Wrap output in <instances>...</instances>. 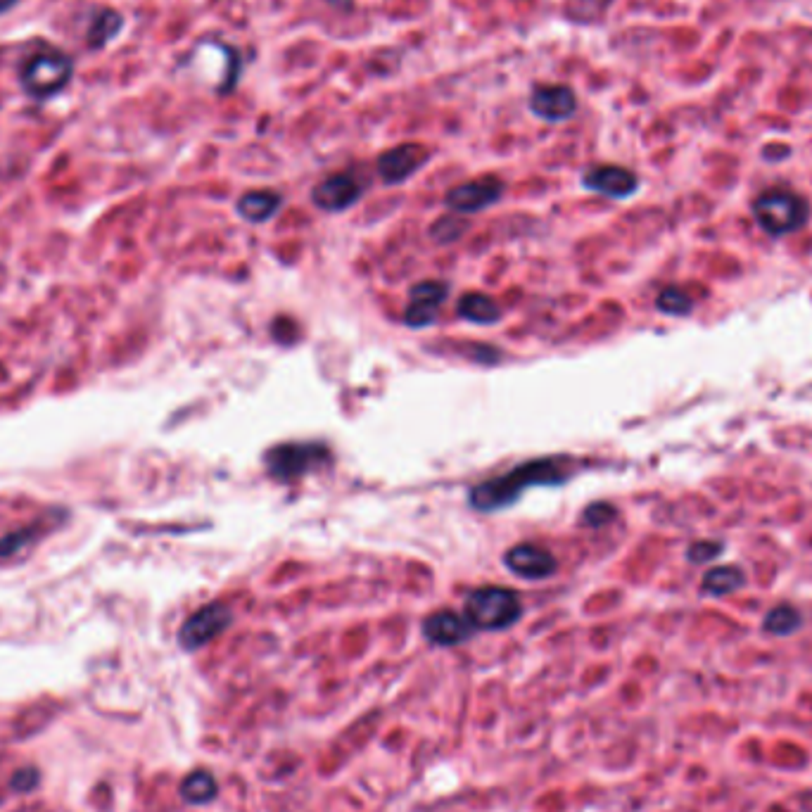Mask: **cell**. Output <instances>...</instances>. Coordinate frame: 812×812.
Returning <instances> with one entry per match:
<instances>
[{
  "label": "cell",
  "instance_id": "4fadbf2b",
  "mask_svg": "<svg viewBox=\"0 0 812 812\" xmlns=\"http://www.w3.org/2000/svg\"><path fill=\"white\" fill-rule=\"evenodd\" d=\"M582 186L592 193L604 195L611 200H625L637 193L639 179L637 174L618 164H599V167H589L582 174Z\"/></svg>",
  "mask_w": 812,
  "mask_h": 812
},
{
  "label": "cell",
  "instance_id": "52a82bcc",
  "mask_svg": "<svg viewBox=\"0 0 812 812\" xmlns=\"http://www.w3.org/2000/svg\"><path fill=\"white\" fill-rule=\"evenodd\" d=\"M501 195H504V181L499 176H478V179L459 183V186L447 190L444 205L449 212L461 214V217H473V214L497 205Z\"/></svg>",
  "mask_w": 812,
  "mask_h": 812
},
{
  "label": "cell",
  "instance_id": "8fae6325",
  "mask_svg": "<svg viewBox=\"0 0 812 812\" xmlns=\"http://www.w3.org/2000/svg\"><path fill=\"white\" fill-rule=\"evenodd\" d=\"M504 566L511 570L516 577H523V580H547L558 570L556 556L551 554L549 549L539 547V544L532 542H520L513 544V547L504 554Z\"/></svg>",
  "mask_w": 812,
  "mask_h": 812
},
{
  "label": "cell",
  "instance_id": "7c38bea8",
  "mask_svg": "<svg viewBox=\"0 0 812 812\" xmlns=\"http://www.w3.org/2000/svg\"><path fill=\"white\" fill-rule=\"evenodd\" d=\"M447 285L442 281H421L409 290V304L404 309V323L409 328L433 326L440 307L447 300Z\"/></svg>",
  "mask_w": 812,
  "mask_h": 812
},
{
  "label": "cell",
  "instance_id": "d4e9b609",
  "mask_svg": "<svg viewBox=\"0 0 812 812\" xmlns=\"http://www.w3.org/2000/svg\"><path fill=\"white\" fill-rule=\"evenodd\" d=\"M34 539V530H24V532H15V535H8L0 539V556H12L15 551L22 547V544H27Z\"/></svg>",
  "mask_w": 812,
  "mask_h": 812
},
{
  "label": "cell",
  "instance_id": "d6986e66",
  "mask_svg": "<svg viewBox=\"0 0 812 812\" xmlns=\"http://www.w3.org/2000/svg\"><path fill=\"white\" fill-rule=\"evenodd\" d=\"M744 570L737 566H718L703 575L701 589L710 596H727L744 587Z\"/></svg>",
  "mask_w": 812,
  "mask_h": 812
},
{
  "label": "cell",
  "instance_id": "603a6c76",
  "mask_svg": "<svg viewBox=\"0 0 812 812\" xmlns=\"http://www.w3.org/2000/svg\"><path fill=\"white\" fill-rule=\"evenodd\" d=\"M615 516H618L615 506L606 504V501H596V504L587 506L585 513H582V523H585L587 528H604V525L611 523Z\"/></svg>",
  "mask_w": 812,
  "mask_h": 812
},
{
  "label": "cell",
  "instance_id": "e0dca14e",
  "mask_svg": "<svg viewBox=\"0 0 812 812\" xmlns=\"http://www.w3.org/2000/svg\"><path fill=\"white\" fill-rule=\"evenodd\" d=\"M122 29H124V17L119 15L117 10H112V8L98 10L86 29L88 48L103 50L105 46H110Z\"/></svg>",
  "mask_w": 812,
  "mask_h": 812
},
{
  "label": "cell",
  "instance_id": "9c48e42d",
  "mask_svg": "<svg viewBox=\"0 0 812 812\" xmlns=\"http://www.w3.org/2000/svg\"><path fill=\"white\" fill-rule=\"evenodd\" d=\"M430 155L433 152H430V148H425L423 143L395 145V148L380 152L376 160V171L385 186H399V183L416 176L430 162Z\"/></svg>",
  "mask_w": 812,
  "mask_h": 812
},
{
  "label": "cell",
  "instance_id": "cb8c5ba5",
  "mask_svg": "<svg viewBox=\"0 0 812 812\" xmlns=\"http://www.w3.org/2000/svg\"><path fill=\"white\" fill-rule=\"evenodd\" d=\"M722 551H725V544L722 542H715V539H699V542L691 544L687 556L691 563H708L713 561V558H718Z\"/></svg>",
  "mask_w": 812,
  "mask_h": 812
},
{
  "label": "cell",
  "instance_id": "ba28073f",
  "mask_svg": "<svg viewBox=\"0 0 812 812\" xmlns=\"http://www.w3.org/2000/svg\"><path fill=\"white\" fill-rule=\"evenodd\" d=\"M366 186L359 176L350 171H338V174L326 176L312 188V202L316 209L328 214H340L357 205L364 198Z\"/></svg>",
  "mask_w": 812,
  "mask_h": 812
},
{
  "label": "cell",
  "instance_id": "484cf974",
  "mask_svg": "<svg viewBox=\"0 0 812 812\" xmlns=\"http://www.w3.org/2000/svg\"><path fill=\"white\" fill-rule=\"evenodd\" d=\"M38 782V772L34 767H24V770H19L15 779H12V786L19 791H31Z\"/></svg>",
  "mask_w": 812,
  "mask_h": 812
},
{
  "label": "cell",
  "instance_id": "6da1fadb",
  "mask_svg": "<svg viewBox=\"0 0 812 812\" xmlns=\"http://www.w3.org/2000/svg\"><path fill=\"white\" fill-rule=\"evenodd\" d=\"M575 473V461L570 456H539L511 468L497 478L482 480L468 492V504L480 513H497L509 509L535 487L566 485Z\"/></svg>",
  "mask_w": 812,
  "mask_h": 812
},
{
  "label": "cell",
  "instance_id": "4316f807",
  "mask_svg": "<svg viewBox=\"0 0 812 812\" xmlns=\"http://www.w3.org/2000/svg\"><path fill=\"white\" fill-rule=\"evenodd\" d=\"M328 3H331L333 8H338V10H350L354 5V0H328Z\"/></svg>",
  "mask_w": 812,
  "mask_h": 812
},
{
  "label": "cell",
  "instance_id": "5b68a950",
  "mask_svg": "<svg viewBox=\"0 0 812 812\" xmlns=\"http://www.w3.org/2000/svg\"><path fill=\"white\" fill-rule=\"evenodd\" d=\"M72 74L74 62L65 53H60V50H48V53L34 55L22 67L19 84H22V91L29 98L50 100L60 91H65L69 81H72Z\"/></svg>",
  "mask_w": 812,
  "mask_h": 812
},
{
  "label": "cell",
  "instance_id": "83f0119b",
  "mask_svg": "<svg viewBox=\"0 0 812 812\" xmlns=\"http://www.w3.org/2000/svg\"><path fill=\"white\" fill-rule=\"evenodd\" d=\"M17 3H19V0H0V15H5V12H10L12 8H15Z\"/></svg>",
  "mask_w": 812,
  "mask_h": 812
},
{
  "label": "cell",
  "instance_id": "7402d4cb",
  "mask_svg": "<svg viewBox=\"0 0 812 812\" xmlns=\"http://www.w3.org/2000/svg\"><path fill=\"white\" fill-rule=\"evenodd\" d=\"M656 307L658 312L668 314V316H687L694 307V300L684 293L677 285H668V288L661 290V295L656 297Z\"/></svg>",
  "mask_w": 812,
  "mask_h": 812
},
{
  "label": "cell",
  "instance_id": "7a4b0ae2",
  "mask_svg": "<svg viewBox=\"0 0 812 812\" xmlns=\"http://www.w3.org/2000/svg\"><path fill=\"white\" fill-rule=\"evenodd\" d=\"M463 615L471 620L475 630L501 632L509 630L523 615L520 596L509 587H478L468 594Z\"/></svg>",
  "mask_w": 812,
  "mask_h": 812
},
{
  "label": "cell",
  "instance_id": "ffe728a7",
  "mask_svg": "<svg viewBox=\"0 0 812 812\" xmlns=\"http://www.w3.org/2000/svg\"><path fill=\"white\" fill-rule=\"evenodd\" d=\"M468 228H471V221L468 217H461V214H444V217L435 219L433 226H430V238L435 240L437 245H454L466 236Z\"/></svg>",
  "mask_w": 812,
  "mask_h": 812
},
{
  "label": "cell",
  "instance_id": "2e32d148",
  "mask_svg": "<svg viewBox=\"0 0 812 812\" xmlns=\"http://www.w3.org/2000/svg\"><path fill=\"white\" fill-rule=\"evenodd\" d=\"M456 312L463 321L475 326H494L501 321V307L497 300L485 293H466L456 302Z\"/></svg>",
  "mask_w": 812,
  "mask_h": 812
},
{
  "label": "cell",
  "instance_id": "9a60e30c",
  "mask_svg": "<svg viewBox=\"0 0 812 812\" xmlns=\"http://www.w3.org/2000/svg\"><path fill=\"white\" fill-rule=\"evenodd\" d=\"M283 195L276 190H247L236 202V212L247 224H266L281 212Z\"/></svg>",
  "mask_w": 812,
  "mask_h": 812
},
{
  "label": "cell",
  "instance_id": "277c9868",
  "mask_svg": "<svg viewBox=\"0 0 812 812\" xmlns=\"http://www.w3.org/2000/svg\"><path fill=\"white\" fill-rule=\"evenodd\" d=\"M753 217L765 233L779 238L808 224L810 205L791 190H765L753 202Z\"/></svg>",
  "mask_w": 812,
  "mask_h": 812
},
{
  "label": "cell",
  "instance_id": "5bb4252c",
  "mask_svg": "<svg viewBox=\"0 0 812 812\" xmlns=\"http://www.w3.org/2000/svg\"><path fill=\"white\" fill-rule=\"evenodd\" d=\"M475 627L456 611H435L423 620V637L435 646H459L473 637Z\"/></svg>",
  "mask_w": 812,
  "mask_h": 812
},
{
  "label": "cell",
  "instance_id": "3957f363",
  "mask_svg": "<svg viewBox=\"0 0 812 812\" xmlns=\"http://www.w3.org/2000/svg\"><path fill=\"white\" fill-rule=\"evenodd\" d=\"M333 461V452L323 442H281L264 452V468L278 482H295L321 471Z\"/></svg>",
  "mask_w": 812,
  "mask_h": 812
},
{
  "label": "cell",
  "instance_id": "30bf717a",
  "mask_svg": "<svg viewBox=\"0 0 812 812\" xmlns=\"http://www.w3.org/2000/svg\"><path fill=\"white\" fill-rule=\"evenodd\" d=\"M530 112L547 124H563L575 117L577 95L566 84H537L530 93Z\"/></svg>",
  "mask_w": 812,
  "mask_h": 812
},
{
  "label": "cell",
  "instance_id": "8992f818",
  "mask_svg": "<svg viewBox=\"0 0 812 812\" xmlns=\"http://www.w3.org/2000/svg\"><path fill=\"white\" fill-rule=\"evenodd\" d=\"M233 623V611L221 601L202 606L195 611L179 630V644L183 651H198L202 646L224 634Z\"/></svg>",
  "mask_w": 812,
  "mask_h": 812
},
{
  "label": "cell",
  "instance_id": "ac0fdd59",
  "mask_svg": "<svg viewBox=\"0 0 812 812\" xmlns=\"http://www.w3.org/2000/svg\"><path fill=\"white\" fill-rule=\"evenodd\" d=\"M219 784L217 779L212 777V772L207 770H195L181 782V796L183 801L190 805H205L212 803L217 798Z\"/></svg>",
  "mask_w": 812,
  "mask_h": 812
},
{
  "label": "cell",
  "instance_id": "44dd1931",
  "mask_svg": "<svg viewBox=\"0 0 812 812\" xmlns=\"http://www.w3.org/2000/svg\"><path fill=\"white\" fill-rule=\"evenodd\" d=\"M765 632L777 634V637H786V634L796 632L801 627V613L794 606H777L765 615Z\"/></svg>",
  "mask_w": 812,
  "mask_h": 812
}]
</instances>
